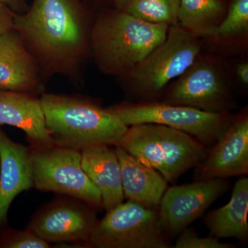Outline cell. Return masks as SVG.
Here are the masks:
<instances>
[{
	"mask_svg": "<svg viewBox=\"0 0 248 248\" xmlns=\"http://www.w3.org/2000/svg\"><path fill=\"white\" fill-rule=\"evenodd\" d=\"M81 152V167L100 192L104 208L108 212L122 203V173L115 150L100 145Z\"/></svg>",
	"mask_w": 248,
	"mask_h": 248,
	"instance_id": "cell-16",
	"label": "cell"
},
{
	"mask_svg": "<svg viewBox=\"0 0 248 248\" xmlns=\"http://www.w3.org/2000/svg\"><path fill=\"white\" fill-rule=\"evenodd\" d=\"M0 246L9 248H48L50 244L29 228L24 231H13L0 241Z\"/></svg>",
	"mask_w": 248,
	"mask_h": 248,
	"instance_id": "cell-22",
	"label": "cell"
},
{
	"mask_svg": "<svg viewBox=\"0 0 248 248\" xmlns=\"http://www.w3.org/2000/svg\"><path fill=\"white\" fill-rule=\"evenodd\" d=\"M0 4L5 5L17 14H22L27 11V0H0Z\"/></svg>",
	"mask_w": 248,
	"mask_h": 248,
	"instance_id": "cell-26",
	"label": "cell"
},
{
	"mask_svg": "<svg viewBox=\"0 0 248 248\" xmlns=\"http://www.w3.org/2000/svg\"><path fill=\"white\" fill-rule=\"evenodd\" d=\"M174 248H232L234 245L220 242L213 236L199 237L193 230L186 228L179 235Z\"/></svg>",
	"mask_w": 248,
	"mask_h": 248,
	"instance_id": "cell-23",
	"label": "cell"
},
{
	"mask_svg": "<svg viewBox=\"0 0 248 248\" xmlns=\"http://www.w3.org/2000/svg\"><path fill=\"white\" fill-rule=\"evenodd\" d=\"M33 186L31 150L0 129V226L6 221L14 199Z\"/></svg>",
	"mask_w": 248,
	"mask_h": 248,
	"instance_id": "cell-15",
	"label": "cell"
},
{
	"mask_svg": "<svg viewBox=\"0 0 248 248\" xmlns=\"http://www.w3.org/2000/svg\"><path fill=\"white\" fill-rule=\"evenodd\" d=\"M203 50L201 39L179 25L169 27L166 40L118 78L122 89L137 102L159 100L167 86L182 76Z\"/></svg>",
	"mask_w": 248,
	"mask_h": 248,
	"instance_id": "cell-5",
	"label": "cell"
},
{
	"mask_svg": "<svg viewBox=\"0 0 248 248\" xmlns=\"http://www.w3.org/2000/svg\"><path fill=\"white\" fill-rule=\"evenodd\" d=\"M114 8L134 17L169 27L179 25L180 0H111Z\"/></svg>",
	"mask_w": 248,
	"mask_h": 248,
	"instance_id": "cell-21",
	"label": "cell"
},
{
	"mask_svg": "<svg viewBox=\"0 0 248 248\" xmlns=\"http://www.w3.org/2000/svg\"><path fill=\"white\" fill-rule=\"evenodd\" d=\"M169 26L142 20L115 9L93 20L91 57L103 74L117 78L135 68L167 37Z\"/></svg>",
	"mask_w": 248,
	"mask_h": 248,
	"instance_id": "cell-2",
	"label": "cell"
},
{
	"mask_svg": "<svg viewBox=\"0 0 248 248\" xmlns=\"http://www.w3.org/2000/svg\"><path fill=\"white\" fill-rule=\"evenodd\" d=\"M230 187L229 182L222 178L168 187L159 205L165 234L169 237L180 234Z\"/></svg>",
	"mask_w": 248,
	"mask_h": 248,
	"instance_id": "cell-10",
	"label": "cell"
},
{
	"mask_svg": "<svg viewBox=\"0 0 248 248\" xmlns=\"http://www.w3.org/2000/svg\"><path fill=\"white\" fill-rule=\"evenodd\" d=\"M248 173V108L234 113L206 156L196 166L195 181L243 177Z\"/></svg>",
	"mask_w": 248,
	"mask_h": 248,
	"instance_id": "cell-12",
	"label": "cell"
},
{
	"mask_svg": "<svg viewBox=\"0 0 248 248\" xmlns=\"http://www.w3.org/2000/svg\"><path fill=\"white\" fill-rule=\"evenodd\" d=\"M118 146L172 184L202 163L208 151V147L188 134L151 123L129 126Z\"/></svg>",
	"mask_w": 248,
	"mask_h": 248,
	"instance_id": "cell-4",
	"label": "cell"
},
{
	"mask_svg": "<svg viewBox=\"0 0 248 248\" xmlns=\"http://www.w3.org/2000/svg\"><path fill=\"white\" fill-rule=\"evenodd\" d=\"M110 1H111V0H110Z\"/></svg>",
	"mask_w": 248,
	"mask_h": 248,
	"instance_id": "cell-27",
	"label": "cell"
},
{
	"mask_svg": "<svg viewBox=\"0 0 248 248\" xmlns=\"http://www.w3.org/2000/svg\"><path fill=\"white\" fill-rule=\"evenodd\" d=\"M204 50L223 58L248 53V0H231L226 16L208 38Z\"/></svg>",
	"mask_w": 248,
	"mask_h": 248,
	"instance_id": "cell-18",
	"label": "cell"
},
{
	"mask_svg": "<svg viewBox=\"0 0 248 248\" xmlns=\"http://www.w3.org/2000/svg\"><path fill=\"white\" fill-rule=\"evenodd\" d=\"M235 89L226 58L203 49L158 101L207 112H233L238 108Z\"/></svg>",
	"mask_w": 248,
	"mask_h": 248,
	"instance_id": "cell-6",
	"label": "cell"
},
{
	"mask_svg": "<svg viewBox=\"0 0 248 248\" xmlns=\"http://www.w3.org/2000/svg\"><path fill=\"white\" fill-rule=\"evenodd\" d=\"M228 5L227 0H180L178 24L197 38H208L223 21Z\"/></svg>",
	"mask_w": 248,
	"mask_h": 248,
	"instance_id": "cell-20",
	"label": "cell"
},
{
	"mask_svg": "<svg viewBox=\"0 0 248 248\" xmlns=\"http://www.w3.org/2000/svg\"><path fill=\"white\" fill-rule=\"evenodd\" d=\"M108 110L127 126L157 124L177 129L210 148L234 117L232 112H211L161 101L122 103Z\"/></svg>",
	"mask_w": 248,
	"mask_h": 248,
	"instance_id": "cell-7",
	"label": "cell"
},
{
	"mask_svg": "<svg viewBox=\"0 0 248 248\" xmlns=\"http://www.w3.org/2000/svg\"><path fill=\"white\" fill-rule=\"evenodd\" d=\"M124 198L146 207L158 208L169 182L157 170L146 166L117 146Z\"/></svg>",
	"mask_w": 248,
	"mask_h": 248,
	"instance_id": "cell-17",
	"label": "cell"
},
{
	"mask_svg": "<svg viewBox=\"0 0 248 248\" xmlns=\"http://www.w3.org/2000/svg\"><path fill=\"white\" fill-rule=\"evenodd\" d=\"M38 65L17 31L0 36V90L35 94L43 85Z\"/></svg>",
	"mask_w": 248,
	"mask_h": 248,
	"instance_id": "cell-13",
	"label": "cell"
},
{
	"mask_svg": "<svg viewBox=\"0 0 248 248\" xmlns=\"http://www.w3.org/2000/svg\"><path fill=\"white\" fill-rule=\"evenodd\" d=\"M16 15L7 6L0 4V36L14 29Z\"/></svg>",
	"mask_w": 248,
	"mask_h": 248,
	"instance_id": "cell-25",
	"label": "cell"
},
{
	"mask_svg": "<svg viewBox=\"0 0 248 248\" xmlns=\"http://www.w3.org/2000/svg\"><path fill=\"white\" fill-rule=\"evenodd\" d=\"M40 99L57 146L79 151L100 145L117 146L128 130L107 108L89 99L48 93Z\"/></svg>",
	"mask_w": 248,
	"mask_h": 248,
	"instance_id": "cell-3",
	"label": "cell"
},
{
	"mask_svg": "<svg viewBox=\"0 0 248 248\" xmlns=\"http://www.w3.org/2000/svg\"><path fill=\"white\" fill-rule=\"evenodd\" d=\"M80 152L57 145L32 148L33 185L77 199L94 210L104 208L100 192L81 167Z\"/></svg>",
	"mask_w": 248,
	"mask_h": 248,
	"instance_id": "cell-9",
	"label": "cell"
},
{
	"mask_svg": "<svg viewBox=\"0 0 248 248\" xmlns=\"http://www.w3.org/2000/svg\"><path fill=\"white\" fill-rule=\"evenodd\" d=\"M236 60L229 62L226 60L228 69L235 88L236 86L244 91L248 86V60L246 55L236 56Z\"/></svg>",
	"mask_w": 248,
	"mask_h": 248,
	"instance_id": "cell-24",
	"label": "cell"
},
{
	"mask_svg": "<svg viewBox=\"0 0 248 248\" xmlns=\"http://www.w3.org/2000/svg\"><path fill=\"white\" fill-rule=\"evenodd\" d=\"M248 179L243 176L235 183L231 200L221 208L212 210L204 217L203 224L210 235L217 239L236 238L246 241L248 237Z\"/></svg>",
	"mask_w": 248,
	"mask_h": 248,
	"instance_id": "cell-19",
	"label": "cell"
},
{
	"mask_svg": "<svg viewBox=\"0 0 248 248\" xmlns=\"http://www.w3.org/2000/svg\"><path fill=\"white\" fill-rule=\"evenodd\" d=\"M79 201H53L35 214L28 228L49 244L88 246L98 220L94 210Z\"/></svg>",
	"mask_w": 248,
	"mask_h": 248,
	"instance_id": "cell-11",
	"label": "cell"
},
{
	"mask_svg": "<svg viewBox=\"0 0 248 248\" xmlns=\"http://www.w3.org/2000/svg\"><path fill=\"white\" fill-rule=\"evenodd\" d=\"M88 246L97 248H169L161 227L159 207L151 208L133 200L122 202L98 221Z\"/></svg>",
	"mask_w": 248,
	"mask_h": 248,
	"instance_id": "cell-8",
	"label": "cell"
},
{
	"mask_svg": "<svg viewBox=\"0 0 248 248\" xmlns=\"http://www.w3.org/2000/svg\"><path fill=\"white\" fill-rule=\"evenodd\" d=\"M93 20L81 0H33L25 13L16 14L14 29L41 75L78 80L91 56Z\"/></svg>",
	"mask_w": 248,
	"mask_h": 248,
	"instance_id": "cell-1",
	"label": "cell"
},
{
	"mask_svg": "<svg viewBox=\"0 0 248 248\" xmlns=\"http://www.w3.org/2000/svg\"><path fill=\"white\" fill-rule=\"evenodd\" d=\"M0 124L21 129L32 148L55 145L46 124L40 99L35 94L0 90Z\"/></svg>",
	"mask_w": 248,
	"mask_h": 248,
	"instance_id": "cell-14",
	"label": "cell"
}]
</instances>
